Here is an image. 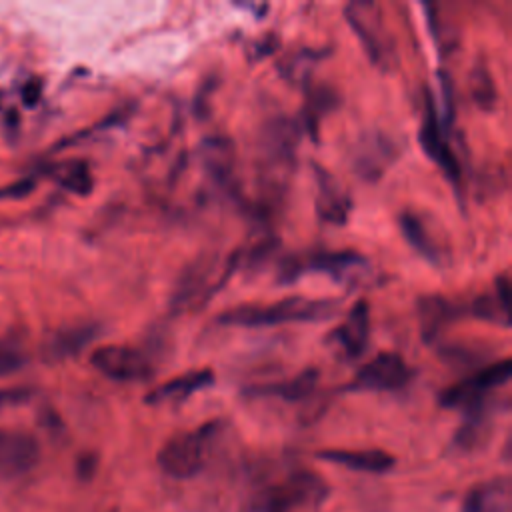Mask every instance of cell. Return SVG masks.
Masks as SVG:
<instances>
[{
	"label": "cell",
	"mask_w": 512,
	"mask_h": 512,
	"mask_svg": "<svg viewBox=\"0 0 512 512\" xmlns=\"http://www.w3.org/2000/svg\"><path fill=\"white\" fill-rule=\"evenodd\" d=\"M452 316H454V306L444 296L428 294L418 300L420 332L426 340L436 338L438 332L452 320Z\"/></svg>",
	"instance_id": "cell-18"
},
{
	"label": "cell",
	"mask_w": 512,
	"mask_h": 512,
	"mask_svg": "<svg viewBox=\"0 0 512 512\" xmlns=\"http://www.w3.org/2000/svg\"><path fill=\"white\" fill-rule=\"evenodd\" d=\"M412 378V368L398 352H380L358 368L354 378L348 382V390L388 392L400 390Z\"/></svg>",
	"instance_id": "cell-7"
},
{
	"label": "cell",
	"mask_w": 512,
	"mask_h": 512,
	"mask_svg": "<svg viewBox=\"0 0 512 512\" xmlns=\"http://www.w3.org/2000/svg\"><path fill=\"white\" fill-rule=\"evenodd\" d=\"M338 302L330 298L288 296L272 304H242L218 314V322L226 326L262 328L290 322H318L334 316Z\"/></svg>",
	"instance_id": "cell-1"
},
{
	"label": "cell",
	"mask_w": 512,
	"mask_h": 512,
	"mask_svg": "<svg viewBox=\"0 0 512 512\" xmlns=\"http://www.w3.org/2000/svg\"><path fill=\"white\" fill-rule=\"evenodd\" d=\"M316 182V212L322 220L330 224H344L350 214V196L340 180L326 168L314 164Z\"/></svg>",
	"instance_id": "cell-10"
},
{
	"label": "cell",
	"mask_w": 512,
	"mask_h": 512,
	"mask_svg": "<svg viewBox=\"0 0 512 512\" xmlns=\"http://www.w3.org/2000/svg\"><path fill=\"white\" fill-rule=\"evenodd\" d=\"M508 288H510L508 278L498 276L496 286H494L492 292L480 294L472 300V304H470L472 316H476L478 320L492 322L496 326L508 328L510 326V320H508V302H510Z\"/></svg>",
	"instance_id": "cell-17"
},
{
	"label": "cell",
	"mask_w": 512,
	"mask_h": 512,
	"mask_svg": "<svg viewBox=\"0 0 512 512\" xmlns=\"http://www.w3.org/2000/svg\"><path fill=\"white\" fill-rule=\"evenodd\" d=\"M344 14L358 40L362 42L368 58L378 66H388L392 62L394 48L378 6L372 2H350Z\"/></svg>",
	"instance_id": "cell-6"
},
{
	"label": "cell",
	"mask_w": 512,
	"mask_h": 512,
	"mask_svg": "<svg viewBox=\"0 0 512 512\" xmlns=\"http://www.w3.org/2000/svg\"><path fill=\"white\" fill-rule=\"evenodd\" d=\"M508 476L490 478L468 490L462 500V512H510Z\"/></svg>",
	"instance_id": "cell-15"
},
{
	"label": "cell",
	"mask_w": 512,
	"mask_h": 512,
	"mask_svg": "<svg viewBox=\"0 0 512 512\" xmlns=\"http://www.w3.org/2000/svg\"><path fill=\"white\" fill-rule=\"evenodd\" d=\"M318 458L326 460L330 464L344 466L348 470L370 472V474H384L396 464L392 454H388L384 450H376V448H368V450L328 448V450H320Z\"/></svg>",
	"instance_id": "cell-14"
},
{
	"label": "cell",
	"mask_w": 512,
	"mask_h": 512,
	"mask_svg": "<svg viewBox=\"0 0 512 512\" xmlns=\"http://www.w3.org/2000/svg\"><path fill=\"white\" fill-rule=\"evenodd\" d=\"M420 142H422V148L426 150V154L432 160H436L452 180H456L460 174V166H458L456 156L452 154L450 146L446 144L440 126H438V118H436V110H434V102H432L430 94H426V112H424V120H422V128H420Z\"/></svg>",
	"instance_id": "cell-13"
},
{
	"label": "cell",
	"mask_w": 512,
	"mask_h": 512,
	"mask_svg": "<svg viewBox=\"0 0 512 512\" xmlns=\"http://www.w3.org/2000/svg\"><path fill=\"white\" fill-rule=\"evenodd\" d=\"M490 432H492V422H490L488 410H486V406H480V408L466 412V418L454 436V444L462 452L478 450L480 446H484L488 442Z\"/></svg>",
	"instance_id": "cell-19"
},
{
	"label": "cell",
	"mask_w": 512,
	"mask_h": 512,
	"mask_svg": "<svg viewBox=\"0 0 512 512\" xmlns=\"http://www.w3.org/2000/svg\"><path fill=\"white\" fill-rule=\"evenodd\" d=\"M222 432V424L218 420L206 422L196 430L174 434L164 442L158 450L156 462L160 470L178 480H186L196 476L208 464L212 448Z\"/></svg>",
	"instance_id": "cell-2"
},
{
	"label": "cell",
	"mask_w": 512,
	"mask_h": 512,
	"mask_svg": "<svg viewBox=\"0 0 512 512\" xmlns=\"http://www.w3.org/2000/svg\"><path fill=\"white\" fill-rule=\"evenodd\" d=\"M92 472H94V458L92 456H82L78 460V474L88 478Z\"/></svg>",
	"instance_id": "cell-29"
},
{
	"label": "cell",
	"mask_w": 512,
	"mask_h": 512,
	"mask_svg": "<svg viewBox=\"0 0 512 512\" xmlns=\"http://www.w3.org/2000/svg\"><path fill=\"white\" fill-rule=\"evenodd\" d=\"M14 398H20V394H12V392H0V408H2L4 404H8L10 400H14Z\"/></svg>",
	"instance_id": "cell-30"
},
{
	"label": "cell",
	"mask_w": 512,
	"mask_h": 512,
	"mask_svg": "<svg viewBox=\"0 0 512 512\" xmlns=\"http://www.w3.org/2000/svg\"><path fill=\"white\" fill-rule=\"evenodd\" d=\"M96 334V328L94 326H76V328H70V330H64L60 334H56L52 338V346L50 350L56 354V356H68V354H74L78 350H82Z\"/></svg>",
	"instance_id": "cell-25"
},
{
	"label": "cell",
	"mask_w": 512,
	"mask_h": 512,
	"mask_svg": "<svg viewBox=\"0 0 512 512\" xmlns=\"http://www.w3.org/2000/svg\"><path fill=\"white\" fill-rule=\"evenodd\" d=\"M22 100L28 106H34L40 100V84L36 80H30L24 88H22Z\"/></svg>",
	"instance_id": "cell-28"
},
{
	"label": "cell",
	"mask_w": 512,
	"mask_h": 512,
	"mask_svg": "<svg viewBox=\"0 0 512 512\" xmlns=\"http://www.w3.org/2000/svg\"><path fill=\"white\" fill-rule=\"evenodd\" d=\"M214 382V372L210 368H200V370H190L184 374H178L152 392L146 394L148 404H166V402H182L188 396L196 394L198 390L210 386Z\"/></svg>",
	"instance_id": "cell-16"
},
{
	"label": "cell",
	"mask_w": 512,
	"mask_h": 512,
	"mask_svg": "<svg viewBox=\"0 0 512 512\" xmlns=\"http://www.w3.org/2000/svg\"><path fill=\"white\" fill-rule=\"evenodd\" d=\"M328 496V484L310 470H296L262 494L256 512H290L300 506H318Z\"/></svg>",
	"instance_id": "cell-4"
},
{
	"label": "cell",
	"mask_w": 512,
	"mask_h": 512,
	"mask_svg": "<svg viewBox=\"0 0 512 512\" xmlns=\"http://www.w3.org/2000/svg\"><path fill=\"white\" fill-rule=\"evenodd\" d=\"M92 366L116 382H140L152 376V364L146 354L126 344L98 346L90 356Z\"/></svg>",
	"instance_id": "cell-8"
},
{
	"label": "cell",
	"mask_w": 512,
	"mask_h": 512,
	"mask_svg": "<svg viewBox=\"0 0 512 512\" xmlns=\"http://www.w3.org/2000/svg\"><path fill=\"white\" fill-rule=\"evenodd\" d=\"M316 384H318V372L310 368V370H304L288 380L258 386L252 392L262 394V396H280L282 400H304L314 392Z\"/></svg>",
	"instance_id": "cell-20"
},
{
	"label": "cell",
	"mask_w": 512,
	"mask_h": 512,
	"mask_svg": "<svg viewBox=\"0 0 512 512\" xmlns=\"http://www.w3.org/2000/svg\"><path fill=\"white\" fill-rule=\"evenodd\" d=\"M510 376H512V362L510 358H502L494 364L480 368L478 372L470 374L458 384L446 388L440 396V402L448 408H458L464 412L474 410L478 406H484L486 396L494 388L504 386L510 380Z\"/></svg>",
	"instance_id": "cell-5"
},
{
	"label": "cell",
	"mask_w": 512,
	"mask_h": 512,
	"mask_svg": "<svg viewBox=\"0 0 512 512\" xmlns=\"http://www.w3.org/2000/svg\"><path fill=\"white\" fill-rule=\"evenodd\" d=\"M394 158L392 154V146L386 140H370L366 144H362V150L358 154V170L364 174V178H376L378 174L384 172L386 162H390Z\"/></svg>",
	"instance_id": "cell-22"
},
{
	"label": "cell",
	"mask_w": 512,
	"mask_h": 512,
	"mask_svg": "<svg viewBox=\"0 0 512 512\" xmlns=\"http://www.w3.org/2000/svg\"><path fill=\"white\" fill-rule=\"evenodd\" d=\"M40 458L32 434L0 428V480H12L30 472Z\"/></svg>",
	"instance_id": "cell-9"
},
{
	"label": "cell",
	"mask_w": 512,
	"mask_h": 512,
	"mask_svg": "<svg viewBox=\"0 0 512 512\" xmlns=\"http://www.w3.org/2000/svg\"><path fill=\"white\" fill-rule=\"evenodd\" d=\"M238 254L226 256H200L196 258L176 282L172 306L180 310H198L202 308L230 278L236 270Z\"/></svg>",
	"instance_id": "cell-3"
},
{
	"label": "cell",
	"mask_w": 512,
	"mask_h": 512,
	"mask_svg": "<svg viewBox=\"0 0 512 512\" xmlns=\"http://www.w3.org/2000/svg\"><path fill=\"white\" fill-rule=\"evenodd\" d=\"M32 188H34V180L32 178H22V180H16V182L0 188V198H22Z\"/></svg>",
	"instance_id": "cell-27"
},
{
	"label": "cell",
	"mask_w": 512,
	"mask_h": 512,
	"mask_svg": "<svg viewBox=\"0 0 512 512\" xmlns=\"http://www.w3.org/2000/svg\"><path fill=\"white\" fill-rule=\"evenodd\" d=\"M26 362L24 350L14 340H0V376L20 370Z\"/></svg>",
	"instance_id": "cell-26"
},
{
	"label": "cell",
	"mask_w": 512,
	"mask_h": 512,
	"mask_svg": "<svg viewBox=\"0 0 512 512\" xmlns=\"http://www.w3.org/2000/svg\"><path fill=\"white\" fill-rule=\"evenodd\" d=\"M54 178L60 182V186L74 194H88L94 186L92 172L84 160H70L56 166Z\"/></svg>",
	"instance_id": "cell-23"
},
{
	"label": "cell",
	"mask_w": 512,
	"mask_h": 512,
	"mask_svg": "<svg viewBox=\"0 0 512 512\" xmlns=\"http://www.w3.org/2000/svg\"><path fill=\"white\" fill-rule=\"evenodd\" d=\"M332 340L336 346L348 356L358 358L366 346L370 336V308L366 300H358L346 314V318L332 330Z\"/></svg>",
	"instance_id": "cell-11"
},
{
	"label": "cell",
	"mask_w": 512,
	"mask_h": 512,
	"mask_svg": "<svg viewBox=\"0 0 512 512\" xmlns=\"http://www.w3.org/2000/svg\"><path fill=\"white\" fill-rule=\"evenodd\" d=\"M470 94H472V100L476 102V106L486 112H490L496 106L498 90H496L490 70L482 62L474 64V68L470 72Z\"/></svg>",
	"instance_id": "cell-24"
},
{
	"label": "cell",
	"mask_w": 512,
	"mask_h": 512,
	"mask_svg": "<svg viewBox=\"0 0 512 512\" xmlns=\"http://www.w3.org/2000/svg\"><path fill=\"white\" fill-rule=\"evenodd\" d=\"M364 258L356 252H322V254H316L312 260H310V268L316 270V272H322V274H330L338 280L342 278H348L352 274H356L360 268H364Z\"/></svg>",
	"instance_id": "cell-21"
},
{
	"label": "cell",
	"mask_w": 512,
	"mask_h": 512,
	"mask_svg": "<svg viewBox=\"0 0 512 512\" xmlns=\"http://www.w3.org/2000/svg\"><path fill=\"white\" fill-rule=\"evenodd\" d=\"M400 230L404 234V238L408 240V244L426 260L438 264L444 254H446V244L442 242V238L436 234L434 226L430 224L428 218H424L418 212L412 210H404L400 214Z\"/></svg>",
	"instance_id": "cell-12"
}]
</instances>
